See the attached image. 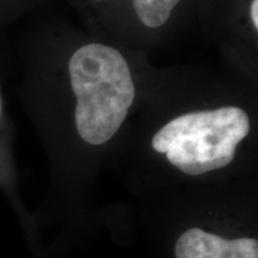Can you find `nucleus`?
Instances as JSON below:
<instances>
[{"instance_id":"nucleus-1","label":"nucleus","mask_w":258,"mask_h":258,"mask_svg":"<svg viewBox=\"0 0 258 258\" xmlns=\"http://www.w3.org/2000/svg\"><path fill=\"white\" fill-rule=\"evenodd\" d=\"M17 95L51 152L102 153L121 144L158 67L144 51L59 18L15 37Z\"/></svg>"},{"instance_id":"nucleus-2","label":"nucleus","mask_w":258,"mask_h":258,"mask_svg":"<svg viewBox=\"0 0 258 258\" xmlns=\"http://www.w3.org/2000/svg\"><path fill=\"white\" fill-rule=\"evenodd\" d=\"M257 134L258 83L227 67H175L158 69L122 143L198 178L233 165Z\"/></svg>"},{"instance_id":"nucleus-3","label":"nucleus","mask_w":258,"mask_h":258,"mask_svg":"<svg viewBox=\"0 0 258 258\" xmlns=\"http://www.w3.org/2000/svg\"><path fill=\"white\" fill-rule=\"evenodd\" d=\"M86 30L147 53L201 29L203 0H64Z\"/></svg>"},{"instance_id":"nucleus-4","label":"nucleus","mask_w":258,"mask_h":258,"mask_svg":"<svg viewBox=\"0 0 258 258\" xmlns=\"http://www.w3.org/2000/svg\"><path fill=\"white\" fill-rule=\"evenodd\" d=\"M201 30L227 69L258 83V0H203Z\"/></svg>"},{"instance_id":"nucleus-5","label":"nucleus","mask_w":258,"mask_h":258,"mask_svg":"<svg viewBox=\"0 0 258 258\" xmlns=\"http://www.w3.org/2000/svg\"><path fill=\"white\" fill-rule=\"evenodd\" d=\"M176 258H258V243L252 238L228 240L190 228L177 240Z\"/></svg>"},{"instance_id":"nucleus-6","label":"nucleus","mask_w":258,"mask_h":258,"mask_svg":"<svg viewBox=\"0 0 258 258\" xmlns=\"http://www.w3.org/2000/svg\"><path fill=\"white\" fill-rule=\"evenodd\" d=\"M15 128L6 111L4 95L0 86V185L10 189L14 182L12 147Z\"/></svg>"},{"instance_id":"nucleus-7","label":"nucleus","mask_w":258,"mask_h":258,"mask_svg":"<svg viewBox=\"0 0 258 258\" xmlns=\"http://www.w3.org/2000/svg\"><path fill=\"white\" fill-rule=\"evenodd\" d=\"M50 2L53 0H0V46L15 25Z\"/></svg>"}]
</instances>
